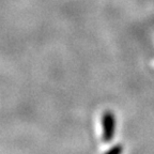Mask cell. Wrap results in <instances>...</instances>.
<instances>
[{
    "label": "cell",
    "mask_w": 154,
    "mask_h": 154,
    "mask_svg": "<svg viewBox=\"0 0 154 154\" xmlns=\"http://www.w3.org/2000/svg\"><path fill=\"white\" fill-rule=\"evenodd\" d=\"M123 151L122 144H116L112 148H110L109 150L106 151V154H120Z\"/></svg>",
    "instance_id": "2"
},
{
    "label": "cell",
    "mask_w": 154,
    "mask_h": 154,
    "mask_svg": "<svg viewBox=\"0 0 154 154\" xmlns=\"http://www.w3.org/2000/svg\"><path fill=\"white\" fill-rule=\"evenodd\" d=\"M102 139L104 142L112 141L117 130V119L112 110H106L102 115Z\"/></svg>",
    "instance_id": "1"
}]
</instances>
